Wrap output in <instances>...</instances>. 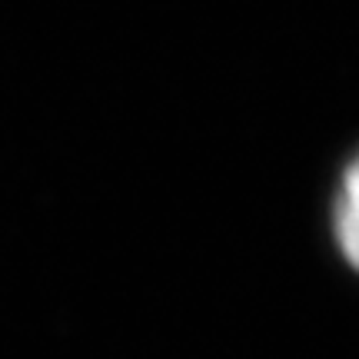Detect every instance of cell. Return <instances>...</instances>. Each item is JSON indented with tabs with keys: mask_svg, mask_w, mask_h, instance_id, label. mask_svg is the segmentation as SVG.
<instances>
[{
	"mask_svg": "<svg viewBox=\"0 0 359 359\" xmlns=\"http://www.w3.org/2000/svg\"><path fill=\"white\" fill-rule=\"evenodd\" d=\"M333 230L343 257L359 269V154L346 163L343 180H339V193H336L333 206Z\"/></svg>",
	"mask_w": 359,
	"mask_h": 359,
	"instance_id": "6da1fadb",
	"label": "cell"
}]
</instances>
